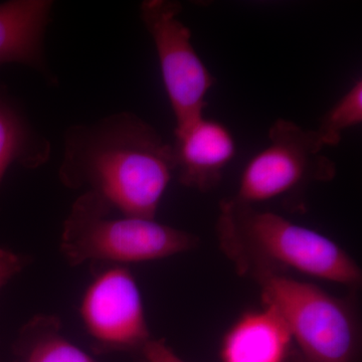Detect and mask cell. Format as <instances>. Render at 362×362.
<instances>
[{
	"instance_id": "6da1fadb",
	"label": "cell",
	"mask_w": 362,
	"mask_h": 362,
	"mask_svg": "<svg viewBox=\"0 0 362 362\" xmlns=\"http://www.w3.org/2000/svg\"><path fill=\"white\" fill-rule=\"evenodd\" d=\"M173 175V145L132 112L66 131L59 180L95 195L117 214L156 220Z\"/></svg>"
},
{
	"instance_id": "7a4b0ae2",
	"label": "cell",
	"mask_w": 362,
	"mask_h": 362,
	"mask_svg": "<svg viewBox=\"0 0 362 362\" xmlns=\"http://www.w3.org/2000/svg\"><path fill=\"white\" fill-rule=\"evenodd\" d=\"M218 209V247L240 277L257 281L295 272L361 288L358 263L327 235L233 197L223 199Z\"/></svg>"
},
{
	"instance_id": "3957f363",
	"label": "cell",
	"mask_w": 362,
	"mask_h": 362,
	"mask_svg": "<svg viewBox=\"0 0 362 362\" xmlns=\"http://www.w3.org/2000/svg\"><path fill=\"white\" fill-rule=\"evenodd\" d=\"M262 303L284 321L291 350L286 362H359L361 322L356 301L290 275L255 281Z\"/></svg>"
},
{
	"instance_id": "277c9868",
	"label": "cell",
	"mask_w": 362,
	"mask_h": 362,
	"mask_svg": "<svg viewBox=\"0 0 362 362\" xmlns=\"http://www.w3.org/2000/svg\"><path fill=\"white\" fill-rule=\"evenodd\" d=\"M199 238L156 220L123 216L97 197L83 192L64 223L61 251L78 266H125L166 259L199 247Z\"/></svg>"
},
{
	"instance_id": "5b68a950",
	"label": "cell",
	"mask_w": 362,
	"mask_h": 362,
	"mask_svg": "<svg viewBox=\"0 0 362 362\" xmlns=\"http://www.w3.org/2000/svg\"><path fill=\"white\" fill-rule=\"evenodd\" d=\"M269 140L268 146L245 166L233 197L238 202L255 206L301 194L312 183L334 180L337 165L322 153L325 145L316 130L278 119L269 130Z\"/></svg>"
},
{
	"instance_id": "8992f818",
	"label": "cell",
	"mask_w": 362,
	"mask_h": 362,
	"mask_svg": "<svg viewBox=\"0 0 362 362\" xmlns=\"http://www.w3.org/2000/svg\"><path fill=\"white\" fill-rule=\"evenodd\" d=\"M180 2L145 0L140 18L156 45L164 88L175 114V128L201 118L216 80L192 42V32L180 20Z\"/></svg>"
},
{
	"instance_id": "52a82bcc",
	"label": "cell",
	"mask_w": 362,
	"mask_h": 362,
	"mask_svg": "<svg viewBox=\"0 0 362 362\" xmlns=\"http://www.w3.org/2000/svg\"><path fill=\"white\" fill-rule=\"evenodd\" d=\"M80 315L101 349L138 351L151 339L141 291L126 266L98 272L83 295Z\"/></svg>"
},
{
	"instance_id": "ba28073f",
	"label": "cell",
	"mask_w": 362,
	"mask_h": 362,
	"mask_svg": "<svg viewBox=\"0 0 362 362\" xmlns=\"http://www.w3.org/2000/svg\"><path fill=\"white\" fill-rule=\"evenodd\" d=\"M175 173L183 187L207 192L220 185L226 166L237 153L230 129L202 116L175 129Z\"/></svg>"
},
{
	"instance_id": "9c48e42d",
	"label": "cell",
	"mask_w": 362,
	"mask_h": 362,
	"mask_svg": "<svg viewBox=\"0 0 362 362\" xmlns=\"http://www.w3.org/2000/svg\"><path fill=\"white\" fill-rule=\"evenodd\" d=\"M52 0H9L0 4V65L20 64L52 81L45 37L52 21Z\"/></svg>"
},
{
	"instance_id": "30bf717a",
	"label": "cell",
	"mask_w": 362,
	"mask_h": 362,
	"mask_svg": "<svg viewBox=\"0 0 362 362\" xmlns=\"http://www.w3.org/2000/svg\"><path fill=\"white\" fill-rule=\"evenodd\" d=\"M291 337L281 316L263 305L245 312L221 340V362H286Z\"/></svg>"
},
{
	"instance_id": "8fae6325",
	"label": "cell",
	"mask_w": 362,
	"mask_h": 362,
	"mask_svg": "<svg viewBox=\"0 0 362 362\" xmlns=\"http://www.w3.org/2000/svg\"><path fill=\"white\" fill-rule=\"evenodd\" d=\"M52 146L35 129L18 101L0 83V185L13 164L39 168L49 161Z\"/></svg>"
},
{
	"instance_id": "7c38bea8",
	"label": "cell",
	"mask_w": 362,
	"mask_h": 362,
	"mask_svg": "<svg viewBox=\"0 0 362 362\" xmlns=\"http://www.w3.org/2000/svg\"><path fill=\"white\" fill-rule=\"evenodd\" d=\"M16 362H96L63 333L57 317L39 315L21 328Z\"/></svg>"
},
{
	"instance_id": "4fadbf2b",
	"label": "cell",
	"mask_w": 362,
	"mask_h": 362,
	"mask_svg": "<svg viewBox=\"0 0 362 362\" xmlns=\"http://www.w3.org/2000/svg\"><path fill=\"white\" fill-rule=\"evenodd\" d=\"M362 122V82L354 86L326 112L321 118L317 132L326 146H337L342 139V133Z\"/></svg>"
},
{
	"instance_id": "5bb4252c",
	"label": "cell",
	"mask_w": 362,
	"mask_h": 362,
	"mask_svg": "<svg viewBox=\"0 0 362 362\" xmlns=\"http://www.w3.org/2000/svg\"><path fill=\"white\" fill-rule=\"evenodd\" d=\"M141 362H187L173 351L164 339H150L138 350Z\"/></svg>"
},
{
	"instance_id": "9a60e30c",
	"label": "cell",
	"mask_w": 362,
	"mask_h": 362,
	"mask_svg": "<svg viewBox=\"0 0 362 362\" xmlns=\"http://www.w3.org/2000/svg\"><path fill=\"white\" fill-rule=\"evenodd\" d=\"M28 257L0 247V290L28 264Z\"/></svg>"
}]
</instances>
